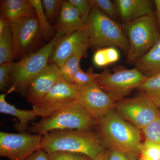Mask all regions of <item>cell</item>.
Returning <instances> with one entry per match:
<instances>
[{
    "label": "cell",
    "instance_id": "11",
    "mask_svg": "<svg viewBox=\"0 0 160 160\" xmlns=\"http://www.w3.org/2000/svg\"><path fill=\"white\" fill-rule=\"evenodd\" d=\"M81 88L62 78L41 101L32 106L38 116L47 117L76 102Z\"/></svg>",
    "mask_w": 160,
    "mask_h": 160
},
{
    "label": "cell",
    "instance_id": "26",
    "mask_svg": "<svg viewBox=\"0 0 160 160\" xmlns=\"http://www.w3.org/2000/svg\"><path fill=\"white\" fill-rule=\"evenodd\" d=\"M92 5L96 6L103 13L117 22H118L119 15L114 2L110 0H89Z\"/></svg>",
    "mask_w": 160,
    "mask_h": 160
},
{
    "label": "cell",
    "instance_id": "25",
    "mask_svg": "<svg viewBox=\"0 0 160 160\" xmlns=\"http://www.w3.org/2000/svg\"><path fill=\"white\" fill-rule=\"evenodd\" d=\"M63 0H42L43 9L50 24L57 21L63 2Z\"/></svg>",
    "mask_w": 160,
    "mask_h": 160
},
{
    "label": "cell",
    "instance_id": "20",
    "mask_svg": "<svg viewBox=\"0 0 160 160\" xmlns=\"http://www.w3.org/2000/svg\"><path fill=\"white\" fill-rule=\"evenodd\" d=\"M90 47L89 40L87 38L74 52L70 56L61 68V77L63 79L71 83L72 80L80 69V62Z\"/></svg>",
    "mask_w": 160,
    "mask_h": 160
},
{
    "label": "cell",
    "instance_id": "31",
    "mask_svg": "<svg viewBox=\"0 0 160 160\" xmlns=\"http://www.w3.org/2000/svg\"><path fill=\"white\" fill-rule=\"evenodd\" d=\"M77 9L86 26L91 11L92 6L89 0H68Z\"/></svg>",
    "mask_w": 160,
    "mask_h": 160
},
{
    "label": "cell",
    "instance_id": "29",
    "mask_svg": "<svg viewBox=\"0 0 160 160\" xmlns=\"http://www.w3.org/2000/svg\"><path fill=\"white\" fill-rule=\"evenodd\" d=\"M99 76V73L86 72L80 68L72 78L71 83L80 88H82L96 80Z\"/></svg>",
    "mask_w": 160,
    "mask_h": 160
},
{
    "label": "cell",
    "instance_id": "10",
    "mask_svg": "<svg viewBox=\"0 0 160 160\" xmlns=\"http://www.w3.org/2000/svg\"><path fill=\"white\" fill-rule=\"evenodd\" d=\"M14 45L15 59H21L33 52L43 38L37 17L30 16L10 23Z\"/></svg>",
    "mask_w": 160,
    "mask_h": 160
},
{
    "label": "cell",
    "instance_id": "4",
    "mask_svg": "<svg viewBox=\"0 0 160 160\" xmlns=\"http://www.w3.org/2000/svg\"><path fill=\"white\" fill-rule=\"evenodd\" d=\"M91 6V12L86 27L90 47L97 50L107 47H118L127 52L129 42L121 25L97 7Z\"/></svg>",
    "mask_w": 160,
    "mask_h": 160
},
{
    "label": "cell",
    "instance_id": "28",
    "mask_svg": "<svg viewBox=\"0 0 160 160\" xmlns=\"http://www.w3.org/2000/svg\"><path fill=\"white\" fill-rule=\"evenodd\" d=\"M146 140L160 144V116L142 130Z\"/></svg>",
    "mask_w": 160,
    "mask_h": 160
},
{
    "label": "cell",
    "instance_id": "1",
    "mask_svg": "<svg viewBox=\"0 0 160 160\" xmlns=\"http://www.w3.org/2000/svg\"><path fill=\"white\" fill-rule=\"evenodd\" d=\"M97 127L106 148L121 152L132 160L139 158L142 130L124 120L115 109L98 122Z\"/></svg>",
    "mask_w": 160,
    "mask_h": 160
},
{
    "label": "cell",
    "instance_id": "16",
    "mask_svg": "<svg viewBox=\"0 0 160 160\" xmlns=\"http://www.w3.org/2000/svg\"><path fill=\"white\" fill-rule=\"evenodd\" d=\"M122 24L131 22L148 15L153 14V2L150 0H115Z\"/></svg>",
    "mask_w": 160,
    "mask_h": 160
},
{
    "label": "cell",
    "instance_id": "14",
    "mask_svg": "<svg viewBox=\"0 0 160 160\" xmlns=\"http://www.w3.org/2000/svg\"><path fill=\"white\" fill-rule=\"evenodd\" d=\"M87 38L86 28L64 36L54 47L49 61L62 68L66 60Z\"/></svg>",
    "mask_w": 160,
    "mask_h": 160
},
{
    "label": "cell",
    "instance_id": "17",
    "mask_svg": "<svg viewBox=\"0 0 160 160\" xmlns=\"http://www.w3.org/2000/svg\"><path fill=\"white\" fill-rule=\"evenodd\" d=\"M1 17L10 23L36 15L29 0H2L0 2Z\"/></svg>",
    "mask_w": 160,
    "mask_h": 160
},
{
    "label": "cell",
    "instance_id": "13",
    "mask_svg": "<svg viewBox=\"0 0 160 160\" xmlns=\"http://www.w3.org/2000/svg\"><path fill=\"white\" fill-rule=\"evenodd\" d=\"M61 78V68L49 63L29 83L26 94L28 102L32 106L39 102Z\"/></svg>",
    "mask_w": 160,
    "mask_h": 160
},
{
    "label": "cell",
    "instance_id": "6",
    "mask_svg": "<svg viewBox=\"0 0 160 160\" xmlns=\"http://www.w3.org/2000/svg\"><path fill=\"white\" fill-rule=\"evenodd\" d=\"M121 26L129 42L127 59L130 63L135 64L147 53L160 37L154 13Z\"/></svg>",
    "mask_w": 160,
    "mask_h": 160
},
{
    "label": "cell",
    "instance_id": "7",
    "mask_svg": "<svg viewBox=\"0 0 160 160\" xmlns=\"http://www.w3.org/2000/svg\"><path fill=\"white\" fill-rule=\"evenodd\" d=\"M148 78L137 69H119L112 72L105 70L96 80L99 86L115 102L125 99Z\"/></svg>",
    "mask_w": 160,
    "mask_h": 160
},
{
    "label": "cell",
    "instance_id": "2",
    "mask_svg": "<svg viewBox=\"0 0 160 160\" xmlns=\"http://www.w3.org/2000/svg\"><path fill=\"white\" fill-rule=\"evenodd\" d=\"M41 149L47 153L64 151L85 155L93 159L106 150L97 133L92 130L67 129L42 136Z\"/></svg>",
    "mask_w": 160,
    "mask_h": 160
},
{
    "label": "cell",
    "instance_id": "9",
    "mask_svg": "<svg viewBox=\"0 0 160 160\" xmlns=\"http://www.w3.org/2000/svg\"><path fill=\"white\" fill-rule=\"evenodd\" d=\"M42 136L29 132H0V156L10 160H26L41 149Z\"/></svg>",
    "mask_w": 160,
    "mask_h": 160
},
{
    "label": "cell",
    "instance_id": "22",
    "mask_svg": "<svg viewBox=\"0 0 160 160\" xmlns=\"http://www.w3.org/2000/svg\"><path fill=\"white\" fill-rule=\"evenodd\" d=\"M35 11L42 37L44 39L50 42L56 34V31L53 26L47 18L41 0H29Z\"/></svg>",
    "mask_w": 160,
    "mask_h": 160
},
{
    "label": "cell",
    "instance_id": "27",
    "mask_svg": "<svg viewBox=\"0 0 160 160\" xmlns=\"http://www.w3.org/2000/svg\"><path fill=\"white\" fill-rule=\"evenodd\" d=\"M141 154L152 160H160V144L145 140L140 149Z\"/></svg>",
    "mask_w": 160,
    "mask_h": 160
},
{
    "label": "cell",
    "instance_id": "30",
    "mask_svg": "<svg viewBox=\"0 0 160 160\" xmlns=\"http://www.w3.org/2000/svg\"><path fill=\"white\" fill-rule=\"evenodd\" d=\"M49 160H91L85 155L75 152L59 151L48 153Z\"/></svg>",
    "mask_w": 160,
    "mask_h": 160
},
{
    "label": "cell",
    "instance_id": "37",
    "mask_svg": "<svg viewBox=\"0 0 160 160\" xmlns=\"http://www.w3.org/2000/svg\"><path fill=\"white\" fill-rule=\"evenodd\" d=\"M91 160H106V149Z\"/></svg>",
    "mask_w": 160,
    "mask_h": 160
},
{
    "label": "cell",
    "instance_id": "18",
    "mask_svg": "<svg viewBox=\"0 0 160 160\" xmlns=\"http://www.w3.org/2000/svg\"><path fill=\"white\" fill-rule=\"evenodd\" d=\"M12 92V89H9L6 93L0 95V112L16 118L19 122V124L17 125V129L19 130L20 132H26L29 128L28 124L29 122L38 117L37 113L33 109L23 110L18 109L13 105L7 102L6 100V96Z\"/></svg>",
    "mask_w": 160,
    "mask_h": 160
},
{
    "label": "cell",
    "instance_id": "39",
    "mask_svg": "<svg viewBox=\"0 0 160 160\" xmlns=\"http://www.w3.org/2000/svg\"><path fill=\"white\" fill-rule=\"evenodd\" d=\"M159 109L160 112V106H159Z\"/></svg>",
    "mask_w": 160,
    "mask_h": 160
},
{
    "label": "cell",
    "instance_id": "8",
    "mask_svg": "<svg viewBox=\"0 0 160 160\" xmlns=\"http://www.w3.org/2000/svg\"><path fill=\"white\" fill-rule=\"evenodd\" d=\"M115 110L124 120L141 130L160 116L159 107L142 93L116 102Z\"/></svg>",
    "mask_w": 160,
    "mask_h": 160
},
{
    "label": "cell",
    "instance_id": "32",
    "mask_svg": "<svg viewBox=\"0 0 160 160\" xmlns=\"http://www.w3.org/2000/svg\"><path fill=\"white\" fill-rule=\"evenodd\" d=\"M13 62L3 63L0 65V90L3 91L10 83V73Z\"/></svg>",
    "mask_w": 160,
    "mask_h": 160
},
{
    "label": "cell",
    "instance_id": "3",
    "mask_svg": "<svg viewBox=\"0 0 160 160\" xmlns=\"http://www.w3.org/2000/svg\"><path fill=\"white\" fill-rule=\"evenodd\" d=\"M98 122L77 102L58 110L29 127V132L43 136L50 132L67 129L92 130Z\"/></svg>",
    "mask_w": 160,
    "mask_h": 160
},
{
    "label": "cell",
    "instance_id": "33",
    "mask_svg": "<svg viewBox=\"0 0 160 160\" xmlns=\"http://www.w3.org/2000/svg\"><path fill=\"white\" fill-rule=\"evenodd\" d=\"M106 160H132L130 158L121 152L116 149H106Z\"/></svg>",
    "mask_w": 160,
    "mask_h": 160
},
{
    "label": "cell",
    "instance_id": "15",
    "mask_svg": "<svg viewBox=\"0 0 160 160\" xmlns=\"http://www.w3.org/2000/svg\"><path fill=\"white\" fill-rule=\"evenodd\" d=\"M57 33L65 36L85 29L86 25L77 9L68 1H64L57 21L53 26Z\"/></svg>",
    "mask_w": 160,
    "mask_h": 160
},
{
    "label": "cell",
    "instance_id": "36",
    "mask_svg": "<svg viewBox=\"0 0 160 160\" xmlns=\"http://www.w3.org/2000/svg\"><path fill=\"white\" fill-rule=\"evenodd\" d=\"M9 24L10 23L8 20L3 18H0V33H2Z\"/></svg>",
    "mask_w": 160,
    "mask_h": 160
},
{
    "label": "cell",
    "instance_id": "21",
    "mask_svg": "<svg viewBox=\"0 0 160 160\" xmlns=\"http://www.w3.org/2000/svg\"><path fill=\"white\" fill-rule=\"evenodd\" d=\"M14 45L10 24L0 33V65L13 62Z\"/></svg>",
    "mask_w": 160,
    "mask_h": 160
},
{
    "label": "cell",
    "instance_id": "5",
    "mask_svg": "<svg viewBox=\"0 0 160 160\" xmlns=\"http://www.w3.org/2000/svg\"><path fill=\"white\" fill-rule=\"evenodd\" d=\"M64 36L56 33L54 38L41 49L13 62L10 73V89L26 95L29 83L49 64L54 47Z\"/></svg>",
    "mask_w": 160,
    "mask_h": 160
},
{
    "label": "cell",
    "instance_id": "19",
    "mask_svg": "<svg viewBox=\"0 0 160 160\" xmlns=\"http://www.w3.org/2000/svg\"><path fill=\"white\" fill-rule=\"evenodd\" d=\"M134 64L135 68L147 77L160 73V37L149 51Z\"/></svg>",
    "mask_w": 160,
    "mask_h": 160
},
{
    "label": "cell",
    "instance_id": "24",
    "mask_svg": "<svg viewBox=\"0 0 160 160\" xmlns=\"http://www.w3.org/2000/svg\"><path fill=\"white\" fill-rule=\"evenodd\" d=\"M120 58L119 52L116 47H107L97 49L93 54L92 61L95 66L103 67L116 62Z\"/></svg>",
    "mask_w": 160,
    "mask_h": 160
},
{
    "label": "cell",
    "instance_id": "12",
    "mask_svg": "<svg viewBox=\"0 0 160 160\" xmlns=\"http://www.w3.org/2000/svg\"><path fill=\"white\" fill-rule=\"evenodd\" d=\"M76 101L98 122L114 110L116 103L103 91L96 80L81 88Z\"/></svg>",
    "mask_w": 160,
    "mask_h": 160
},
{
    "label": "cell",
    "instance_id": "35",
    "mask_svg": "<svg viewBox=\"0 0 160 160\" xmlns=\"http://www.w3.org/2000/svg\"><path fill=\"white\" fill-rule=\"evenodd\" d=\"M153 3L155 6V16L156 18L158 27L160 32V0H154Z\"/></svg>",
    "mask_w": 160,
    "mask_h": 160
},
{
    "label": "cell",
    "instance_id": "34",
    "mask_svg": "<svg viewBox=\"0 0 160 160\" xmlns=\"http://www.w3.org/2000/svg\"><path fill=\"white\" fill-rule=\"evenodd\" d=\"M26 160H49L48 153L41 149L35 152Z\"/></svg>",
    "mask_w": 160,
    "mask_h": 160
},
{
    "label": "cell",
    "instance_id": "38",
    "mask_svg": "<svg viewBox=\"0 0 160 160\" xmlns=\"http://www.w3.org/2000/svg\"><path fill=\"white\" fill-rule=\"evenodd\" d=\"M138 160H152L149 158L146 157L142 155H141V157H140L139 158Z\"/></svg>",
    "mask_w": 160,
    "mask_h": 160
},
{
    "label": "cell",
    "instance_id": "23",
    "mask_svg": "<svg viewBox=\"0 0 160 160\" xmlns=\"http://www.w3.org/2000/svg\"><path fill=\"white\" fill-rule=\"evenodd\" d=\"M138 89L159 107L160 105V73L147 78Z\"/></svg>",
    "mask_w": 160,
    "mask_h": 160
}]
</instances>
